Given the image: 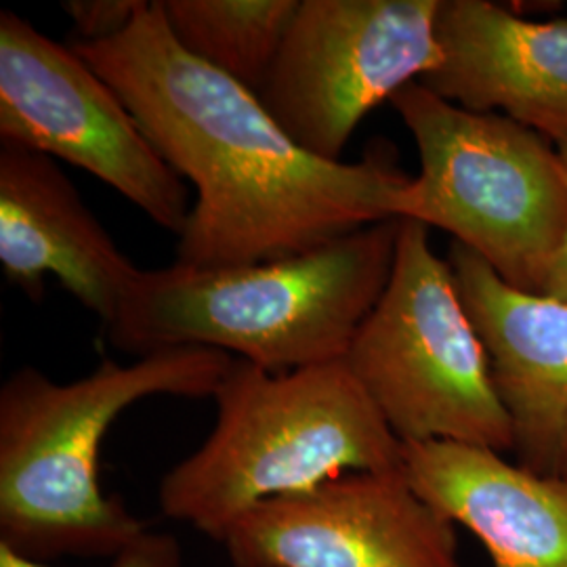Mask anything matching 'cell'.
Returning <instances> with one entry per match:
<instances>
[{
  "mask_svg": "<svg viewBox=\"0 0 567 567\" xmlns=\"http://www.w3.org/2000/svg\"><path fill=\"white\" fill-rule=\"evenodd\" d=\"M557 145V150H559V154H561V158H564V163L567 164V135L564 137H559L557 142H553Z\"/></svg>",
  "mask_w": 567,
  "mask_h": 567,
  "instance_id": "18",
  "label": "cell"
},
{
  "mask_svg": "<svg viewBox=\"0 0 567 567\" xmlns=\"http://www.w3.org/2000/svg\"><path fill=\"white\" fill-rule=\"evenodd\" d=\"M442 0H301L257 93L284 131L341 163L358 124L442 60Z\"/></svg>",
  "mask_w": 567,
  "mask_h": 567,
  "instance_id": "7",
  "label": "cell"
},
{
  "mask_svg": "<svg viewBox=\"0 0 567 567\" xmlns=\"http://www.w3.org/2000/svg\"><path fill=\"white\" fill-rule=\"evenodd\" d=\"M147 0H68L63 11L79 34L76 41H112L140 18Z\"/></svg>",
  "mask_w": 567,
  "mask_h": 567,
  "instance_id": "15",
  "label": "cell"
},
{
  "mask_svg": "<svg viewBox=\"0 0 567 567\" xmlns=\"http://www.w3.org/2000/svg\"><path fill=\"white\" fill-rule=\"evenodd\" d=\"M545 295L567 303V238L561 252L557 255L555 264L550 267L547 286H545Z\"/></svg>",
  "mask_w": 567,
  "mask_h": 567,
  "instance_id": "17",
  "label": "cell"
},
{
  "mask_svg": "<svg viewBox=\"0 0 567 567\" xmlns=\"http://www.w3.org/2000/svg\"><path fill=\"white\" fill-rule=\"evenodd\" d=\"M440 65L421 79L437 97L567 135V20L529 21L489 0H442Z\"/></svg>",
  "mask_w": 567,
  "mask_h": 567,
  "instance_id": "12",
  "label": "cell"
},
{
  "mask_svg": "<svg viewBox=\"0 0 567 567\" xmlns=\"http://www.w3.org/2000/svg\"><path fill=\"white\" fill-rule=\"evenodd\" d=\"M137 118L196 203L175 264H269L393 217L410 183L395 150L374 142L358 163H330L295 142L259 95L183 49L161 2L121 37L70 42Z\"/></svg>",
  "mask_w": 567,
  "mask_h": 567,
  "instance_id": "1",
  "label": "cell"
},
{
  "mask_svg": "<svg viewBox=\"0 0 567 567\" xmlns=\"http://www.w3.org/2000/svg\"><path fill=\"white\" fill-rule=\"evenodd\" d=\"M561 477H564V480H567V456L566 461H564V468H561Z\"/></svg>",
  "mask_w": 567,
  "mask_h": 567,
  "instance_id": "19",
  "label": "cell"
},
{
  "mask_svg": "<svg viewBox=\"0 0 567 567\" xmlns=\"http://www.w3.org/2000/svg\"><path fill=\"white\" fill-rule=\"evenodd\" d=\"M344 362L402 444L513 452L486 347L426 225L402 219L389 282Z\"/></svg>",
  "mask_w": 567,
  "mask_h": 567,
  "instance_id": "6",
  "label": "cell"
},
{
  "mask_svg": "<svg viewBox=\"0 0 567 567\" xmlns=\"http://www.w3.org/2000/svg\"><path fill=\"white\" fill-rule=\"evenodd\" d=\"M301 0H161L183 49L259 93L282 51Z\"/></svg>",
  "mask_w": 567,
  "mask_h": 567,
  "instance_id": "14",
  "label": "cell"
},
{
  "mask_svg": "<svg viewBox=\"0 0 567 567\" xmlns=\"http://www.w3.org/2000/svg\"><path fill=\"white\" fill-rule=\"evenodd\" d=\"M231 360L177 347L135 364L103 360L72 383L21 365L0 389V545L41 564L114 559L147 527L100 486L105 433L128 405L154 395L215 398Z\"/></svg>",
  "mask_w": 567,
  "mask_h": 567,
  "instance_id": "2",
  "label": "cell"
},
{
  "mask_svg": "<svg viewBox=\"0 0 567 567\" xmlns=\"http://www.w3.org/2000/svg\"><path fill=\"white\" fill-rule=\"evenodd\" d=\"M0 265L34 301L53 276L105 326L142 274L60 164L13 143H0Z\"/></svg>",
  "mask_w": 567,
  "mask_h": 567,
  "instance_id": "11",
  "label": "cell"
},
{
  "mask_svg": "<svg viewBox=\"0 0 567 567\" xmlns=\"http://www.w3.org/2000/svg\"><path fill=\"white\" fill-rule=\"evenodd\" d=\"M461 301L486 347L517 465L561 477L567 456V303L522 292L473 250L447 252Z\"/></svg>",
  "mask_w": 567,
  "mask_h": 567,
  "instance_id": "10",
  "label": "cell"
},
{
  "mask_svg": "<svg viewBox=\"0 0 567 567\" xmlns=\"http://www.w3.org/2000/svg\"><path fill=\"white\" fill-rule=\"evenodd\" d=\"M400 227L365 225L269 264L142 271L107 341L137 358L206 347L274 374L339 362L385 290Z\"/></svg>",
  "mask_w": 567,
  "mask_h": 567,
  "instance_id": "3",
  "label": "cell"
},
{
  "mask_svg": "<svg viewBox=\"0 0 567 567\" xmlns=\"http://www.w3.org/2000/svg\"><path fill=\"white\" fill-rule=\"evenodd\" d=\"M0 142L79 166L182 236L187 187L121 95L72 44L13 11L0 13Z\"/></svg>",
  "mask_w": 567,
  "mask_h": 567,
  "instance_id": "8",
  "label": "cell"
},
{
  "mask_svg": "<svg viewBox=\"0 0 567 567\" xmlns=\"http://www.w3.org/2000/svg\"><path fill=\"white\" fill-rule=\"evenodd\" d=\"M213 400V433L158 487L168 519L213 540L265 501L402 468V442L344 360L274 374L234 358Z\"/></svg>",
  "mask_w": 567,
  "mask_h": 567,
  "instance_id": "4",
  "label": "cell"
},
{
  "mask_svg": "<svg viewBox=\"0 0 567 567\" xmlns=\"http://www.w3.org/2000/svg\"><path fill=\"white\" fill-rule=\"evenodd\" d=\"M389 103L421 156L419 177L395 194L393 217L447 231L508 286L545 295L567 238V164L557 145L505 114L446 102L421 82Z\"/></svg>",
  "mask_w": 567,
  "mask_h": 567,
  "instance_id": "5",
  "label": "cell"
},
{
  "mask_svg": "<svg viewBox=\"0 0 567 567\" xmlns=\"http://www.w3.org/2000/svg\"><path fill=\"white\" fill-rule=\"evenodd\" d=\"M412 489L473 532L494 567H567V480L511 465L489 447L402 444Z\"/></svg>",
  "mask_w": 567,
  "mask_h": 567,
  "instance_id": "13",
  "label": "cell"
},
{
  "mask_svg": "<svg viewBox=\"0 0 567 567\" xmlns=\"http://www.w3.org/2000/svg\"><path fill=\"white\" fill-rule=\"evenodd\" d=\"M183 550L179 540L171 534L145 529L131 545L114 557L112 567H182ZM0 567H51L0 545Z\"/></svg>",
  "mask_w": 567,
  "mask_h": 567,
  "instance_id": "16",
  "label": "cell"
},
{
  "mask_svg": "<svg viewBox=\"0 0 567 567\" xmlns=\"http://www.w3.org/2000/svg\"><path fill=\"white\" fill-rule=\"evenodd\" d=\"M234 567H461L454 524L404 468L347 473L265 501L227 529Z\"/></svg>",
  "mask_w": 567,
  "mask_h": 567,
  "instance_id": "9",
  "label": "cell"
}]
</instances>
